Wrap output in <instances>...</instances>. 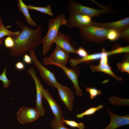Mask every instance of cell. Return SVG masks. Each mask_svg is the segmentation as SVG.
<instances>
[{
  "mask_svg": "<svg viewBox=\"0 0 129 129\" xmlns=\"http://www.w3.org/2000/svg\"><path fill=\"white\" fill-rule=\"evenodd\" d=\"M15 22L21 31L17 36H11L14 45L10 49V53L11 56L16 58L21 57L27 51L34 50L42 43V28L40 26L36 29L31 28L17 20Z\"/></svg>",
  "mask_w": 129,
  "mask_h": 129,
  "instance_id": "6da1fadb",
  "label": "cell"
},
{
  "mask_svg": "<svg viewBox=\"0 0 129 129\" xmlns=\"http://www.w3.org/2000/svg\"><path fill=\"white\" fill-rule=\"evenodd\" d=\"M67 22L65 15L60 14L55 18L49 20L48 29L45 36L42 38V53L46 55L51 49L54 39L57 36L60 27L67 25Z\"/></svg>",
  "mask_w": 129,
  "mask_h": 129,
  "instance_id": "7a4b0ae2",
  "label": "cell"
},
{
  "mask_svg": "<svg viewBox=\"0 0 129 129\" xmlns=\"http://www.w3.org/2000/svg\"><path fill=\"white\" fill-rule=\"evenodd\" d=\"M68 9L70 14H80L89 16L91 17L99 16L105 13L117 12L113 11L109 6L105 7L100 5L102 9H96L83 5L72 0H68Z\"/></svg>",
  "mask_w": 129,
  "mask_h": 129,
  "instance_id": "3957f363",
  "label": "cell"
},
{
  "mask_svg": "<svg viewBox=\"0 0 129 129\" xmlns=\"http://www.w3.org/2000/svg\"><path fill=\"white\" fill-rule=\"evenodd\" d=\"M109 29L91 25L79 28V32L85 40L91 42L99 43L107 40V35Z\"/></svg>",
  "mask_w": 129,
  "mask_h": 129,
  "instance_id": "277c9868",
  "label": "cell"
},
{
  "mask_svg": "<svg viewBox=\"0 0 129 129\" xmlns=\"http://www.w3.org/2000/svg\"><path fill=\"white\" fill-rule=\"evenodd\" d=\"M29 52L34 65L38 70L43 80L50 86L55 88L58 82L54 75L39 61L34 50L29 51Z\"/></svg>",
  "mask_w": 129,
  "mask_h": 129,
  "instance_id": "5b68a950",
  "label": "cell"
},
{
  "mask_svg": "<svg viewBox=\"0 0 129 129\" xmlns=\"http://www.w3.org/2000/svg\"><path fill=\"white\" fill-rule=\"evenodd\" d=\"M69 54L56 45L51 55L43 59V63L45 65L66 66L69 57Z\"/></svg>",
  "mask_w": 129,
  "mask_h": 129,
  "instance_id": "8992f818",
  "label": "cell"
},
{
  "mask_svg": "<svg viewBox=\"0 0 129 129\" xmlns=\"http://www.w3.org/2000/svg\"><path fill=\"white\" fill-rule=\"evenodd\" d=\"M27 71L32 77L35 84L36 91V109L40 115L43 116L44 115L45 111L43 106L42 101V98H43L42 88L43 86L37 76L35 70L33 67L28 69Z\"/></svg>",
  "mask_w": 129,
  "mask_h": 129,
  "instance_id": "52a82bcc",
  "label": "cell"
},
{
  "mask_svg": "<svg viewBox=\"0 0 129 129\" xmlns=\"http://www.w3.org/2000/svg\"><path fill=\"white\" fill-rule=\"evenodd\" d=\"M40 115L36 108L24 107L20 109L16 115L18 120L22 124L32 122L38 119Z\"/></svg>",
  "mask_w": 129,
  "mask_h": 129,
  "instance_id": "ba28073f",
  "label": "cell"
},
{
  "mask_svg": "<svg viewBox=\"0 0 129 129\" xmlns=\"http://www.w3.org/2000/svg\"><path fill=\"white\" fill-rule=\"evenodd\" d=\"M67 20V27L69 28L78 27L79 28L86 27L91 24L92 17L80 14H70Z\"/></svg>",
  "mask_w": 129,
  "mask_h": 129,
  "instance_id": "9c48e42d",
  "label": "cell"
},
{
  "mask_svg": "<svg viewBox=\"0 0 129 129\" xmlns=\"http://www.w3.org/2000/svg\"><path fill=\"white\" fill-rule=\"evenodd\" d=\"M68 53L76 54V48L73 41L68 36L59 31L54 39L53 43Z\"/></svg>",
  "mask_w": 129,
  "mask_h": 129,
  "instance_id": "30bf717a",
  "label": "cell"
},
{
  "mask_svg": "<svg viewBox=\"0 0 129 129\" xmlns=\"http://www.w3.org/2000/svg\"><path fill=\"white\" fill-rule=\"evenodd\" d=\"M55 88L57 90L61 101L69 111H72L74 99L73 93L72 91L69 88L61 85L58 82Z\"/></svg>",
  "mask_w": 129,
  "mask_h": 129,
  "instance_id": "8fae6325",
  "label": "cell"
},
{
  "mask_svg": "<svg viewBox=\"0 0 129 129\" xmlns=\"http://www.w3.org/2000/svg\"><path fill=\"white\" fill-rule=\"evenodd\" d=\"M57 66L62 69L71 80L75 89L76 94L80 97L82 96V91L80 88L78 81L80 74L79 68H69L66 66L57 65Z\"/></svg>",
  "mask_w": 129,
  "mask_h": 129,
  "instance_id": "7c38bea8",
  "label": "cell"
},
{
  "mask_svg": "<svg viewBox=\"0 0 129 129\" xmlns=\"http://www.w3.org/2000/svg\"><path fill=\"white\" fill-rule=\"evenodd\" d=\"M42 91L43 98H45L48 102L55 118L58 121L62 122V120L64 118L61 109L52 97L48 91L44 89L43 87Z\"/></svg>",
  "mask_w": 129,
  "mask_h": 129,
  "instance_id": "4fadbf2b",
  "label": "cell"
},
{
  "mask_svg": "<svg viewBox=\"0 0 129 129\" xmlns=\"http://www.w3.org/2000/svg\"><path fill=\"white\" fill-rule=\"evenodd\" d=\"M91 25L115 29L119 32L129 27V17L114 22L102 23L92 21Z\"/></svg>",
  "mask_w": 129,
  "mask_h": 129,
  "instance_id": "5bb4252c",
  "label": "cell"
},
{
  "mask_svg": "<svg viewBox=\"0 0 129 129\" xmlns=\"http://www.w3.org/2000/svg\"><path fill=\"white\" fill-rule=\"evenodd\" d=\"M107 111L110 116L109 124L104 129H116L117 128L129 124V115L121 116L114 114L109 109Z\"/></svg>",
  "mask_w": 129,
  "mask_h": 129,
  "instance_id": "9a60e30c",
  "label": "cell"
},
{
  "mask_svg": "<svg viewBox=\"0 0 129 129\" xmlns=\"http://www.w3.org/2000/svg\"><path fill=\"white\" fill-rule=\"evenodd\" d=\"M101 55V52L88 54L81 59L71 58L70 59L69 62L71 67L72 68H75L78 64L82 63L100 59Z\"/></svg>",
  "mask_w": 129,
  "mask_h": 129,
  "instance_id": "2e32d148",
  "label": "cell"
},
{
  "mask_svg": "<svg viewBox=\"0 0 129 129\" xmlns=\"http://www.w3.org/2000/svg\"><path fill=\"white\" fill-rule=\"evenodd\" d=\"M90 68L92 72H103L110 75L119 82L123 81V79L121 77L118 76L114 73L111 69V67L109 64L102 65L99 64L97 65L92 64L90 66Z\"/></svg>",
  "mask_w": 129,
  "mask_h": 129,
  "instance_id": "e0dca14e",
  "label": "cell"
},
{
  "mask_svg": "<svg viewBox=\"0 0 129 129\" xmlns=\"http://www.w3.org/2000/svg\"><path fill=\"white\" fill-rule=\"evenodd\" d=\"M17 1L18 9L23 14L28 24L33 27L37 26V24L31 16L27 5L22 0H18Z\"/></svg>",
  "mask_w": 129,
  "mask_h": 129,
  "instance_id": "ac0fdd59",
  "label": "cell"
},
{
  "mask_svg": "<svg viewBox=\"0 0 129 129\" xmlns=\"http://www.w3.org/2000/svg\"><path fill=\"white\" fill-rule=\"evenodd\" d=\"M20 32L17 31L12 32L8 30L4 25L0 15V40L3 39L4 36L16 37L20 33Z\"/></svg>",
  "mask_w": 129,
  "mask_h": 129,
  "instance_id": "d6986e66",
  "label": "cell"
},
{
  "mask_svg": "<svg viewBox=\"0 0 129 129\" xmlns=\"http://www.w3.org/2000/svg\"><path fill=\"white\" fill-rule=\"evenodd\" d=\"M124 57V59L122 63H118L117 65L118 69L122 72H126L129 73V54H126Z\"/></svg>",
  "mask_w": 129,
  "mask_h": 129,
  "instance_id": "ffe728a7",
  "label": "cell"
},
{
  "mask_svg": "<svg viewBox=\"0 0 129 129\" xmlns=\"http://www.w3.org/2000/svg\"><path fill=\"white\" fill-rule=\"evenodd\" d=\"M108 98L111 104L113 105L123 106L129 105V99L120 98L114 96L109 97Z\"/></svg>",
  "mask_w": 129,
  "mask_h": 129,
  "instance_id": "44dd1931",
  "label": "cell"
},
{
  "mask_svg": "<svg viewBox=\"0 0 129 129\" xmlns=\"http://www.w3.org/2000/svg\"><path fill=\"white\" fill-rule=\"evenodd\" d=\"M27 6L28 9L35 10L51 16H53L51 6L50 5L45 7H37L29 5H27Z\"/></svg>",
  "mask_w": 129,
  "mask_h": 129,
  "instance_id": "7402d4cb",
  "label": "cell"
},
{
  "mask_svg": "<svg viewBox=\"0 0 129 129\" xmlns=\"http://www.w3.org/2000/svg\"><path fill=\"white\" fill-rule=\"evenodd\" d=\"M103 107V105H100L96 107L90 108L84 112L80 114H77L76 117L81 118H82L85 116L92 115L97 111L102 108Z\"/></svg>",
  "mask_w": 129,
  "mask_h": 129,
  "instance_id": "603a6c76",
  "label": "cell"
},
{
  "mask_svg": "<svg viewBox=\"0 0 129 129\" xmlns=\"http://www.w3.org/2000/svg\"><path fill=\"white\" fill-rule=\"evenodd\" d=\"M129 52V45L122 47L120 45L116 44L114 45L111 51L108 52V53L109 55L124 53H128Z\"/></svg>",
  "mask_w": 129,
  "mask_h": 129,
  "instance_id": "cb8c5ba5",
  "label": "cell"
},
{
  "mask_svg": "<svg viewBox=\"0 0 129 129\" xmlns=\"http://www.w3.org/2000/svg\"><path fill=\"white\" fill-rule=\"evenodd\" d=\"M63 123H64L68 126L72 128H77L79 129H85L84 124L82 123H78L75 121L63 119L62 120Z\"/></svg>",
  "mask_w": 129,
  "mask_h": 129,
  "instance_id": "d4e9b609",
  "label": "cell"
},
{
  "mask_svg": "<svg viewBox=\"0 0 129 129\" xmlns=\"http://www.w3.org/2000/svg\"><path fill=\"white\" fill-rule=\"evenodd\" d=\"M120 32L115 29L109 28L107 35V39L111 41H114L119 38Z\"/></svg>",
  "mask_w": 129,
  "mask_h": 129,
  "instance_id": "484cf974",
  "label": "cell"
},
{
  "mask_svg": "<svg viewBox=\"0 0 129 129\" xmlns=\"http://www.w3.org/2000/svg\"><path fill=\"white\" fill-rule=\"evenodd\" d=\"M7 68L5 67L4 68L3 71L0 75V80L3 83V86L6 88H7L11 83L10 80L8 78L6 75Z\"/></svg>",
  "mask_w": 129,
  "mask_h": 129,
  "instance_id": "4316f807",
  "label": "cell"
},
{
  "mask_svg": "<svg viewBox=\"0 0 129 129\" xmlns=\"http://www.w3.org/2000/svg\"><path fill=\"white\" fill-rule=\"evenodd\" d=\"M86 90L89 93L90 98L91 99L98 95H100L102 93L101 90H98L94 87H87L86 88Z\"/></svg>",
  "mask_w": 129,
  "mask_h": 129,
  "instance_id": "83f0119b",
  "label": "cell"
},
{
  "mask_svg": "<svg viewBox=\"0 0 129 129\" xmlns=\"http://www.w3.org/2000/svg\"><path fill=\"white\" fill-rule=\"evenodd\" d=\"M51 124L53 129H71L65 127L62 122L54 118L52 121Z\"/></svg>",
  "mask_w": 129,
  "mask_h": 129,
  "instance_id": "f1b7e54d",
  "label": "cell"
},
{
  "mask_svg": "<svg viewBox=\"0 0 129 129\" xmlns=\"http://www.w3.org/2000/svg\"><path fill=\"white\" fill-rule=\"evenodd\" d=\"M102 55L99 64L102 65H104L108 64V52L106 51L104 48L102 50Z\"/></svg>",
  "mask_w": 129,
  "mask_h": 129,
  "instance_id": "f546056e",
  "label": "cell"
},
{
  "mask_svg": "<svg viewBox=\"0 0 129 129\" xmlns=\"http://www.w3.org/2000/svg\"><path fill=\"white\" fill-rule=\"evenodd\" d=\"M120 38L125 41H129V27L125 28L120 32Z\"/></svg>",
  "mask_w": 129,
  "mask_h": 129,
  "instance_id": "4dcf8cb0",
  "label": "cell"
},
{
  "mask_svg": "<svg viewBox=\"0 0 129 129\" xmlns=\"http://www.w3.org/2000/svg\"><path fill=\"white\" fill-rule=\"evenodd\" d=\"M4 44L5 47L10 49L14 46V43L12 37L8 36L5 39Z\"/></svg>",
  "mask_w": 129,
  "mask_h": 129,
  "instance_id": "1f68e13d",
  "label": "cell"
},
{
  "mask_svg": "<svg viewBox=\"0 0 129 129\" xmlns=\"http://www.w3.org/2000/svg\"><path fill=\"white\" fill-rule=\"evenodd\" d=\"M76 54L82 58L89 54L86 50L81 47H80L77 49H76Z\"/></svg>",
  "mask_w": 129,
  "mask_h": 129,
  "instance_id": "d6a6232c",
  "label": "cell"
},
{
  "mask_svg": "<svg viewBox=\"0 0 129 129\" xmlns=\"http://www.w3.org/2000/svg\"><path fill=\"white\" fill-rule=\"evenodd\" d=\"M24 62L28 64H32V60L31 56L29 55L25 54L23 58Z\"/></svg>",
  "mask_w": 129,
  "mask_h": 129,
  "instance_id": "836d02e7",
  "label": "cell"
},
{
  "mask_svg": "<svg viewBox=\"0 0 129 129\" xmlns=\"http://www.w3.org/2000/svg\"><path fill=\"white\" fill-rule=\"evenodd\" d=\"M15 66L16 69L19 70H22L25 69V66L23 63L21 61L17 62L15 64Z\"/></svg>",
  "mask_w": 129,
  "mask_h": 129,
  "instance_id": "e575fe53",
  "label": "cell"
},
{
  "mask_svg": "<svg viewBox=\"0 0 129 129\" xmlns=\"http://www.w3.org/2000/svg\"><path fill=\"white\" fill-rule=\"evenodd\" d=\"M2 41H0V45L1 44H2Z\"/></svg>",
  "mask_w": 129,
  "mask_h": 129,
  "instance_id": "d590c367",
  "label": "cell"
}]
</instances>
